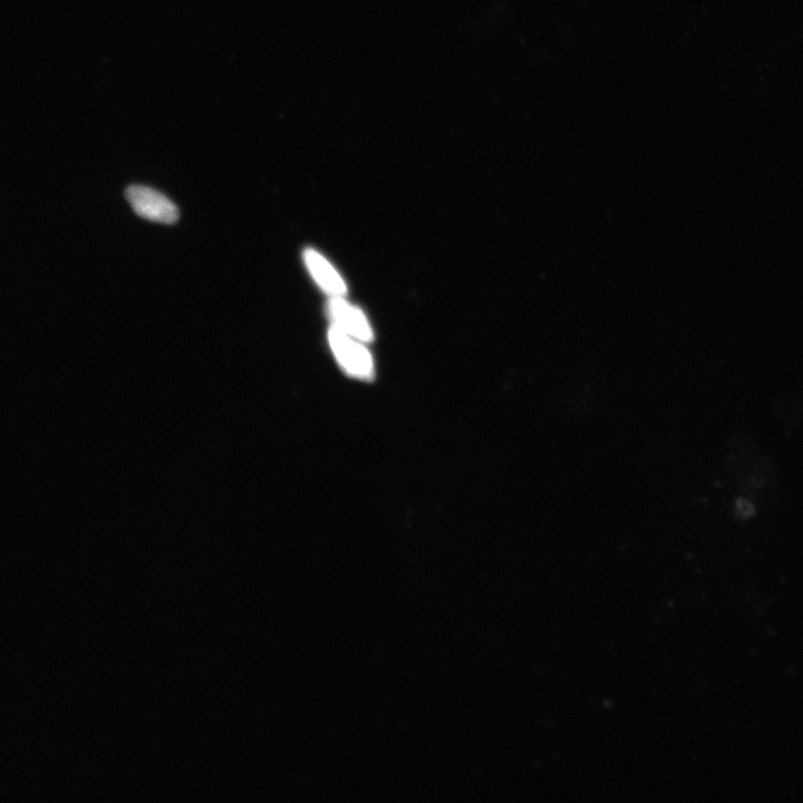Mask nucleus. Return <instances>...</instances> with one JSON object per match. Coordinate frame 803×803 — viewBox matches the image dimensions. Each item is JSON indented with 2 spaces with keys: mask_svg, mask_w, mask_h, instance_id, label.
<instances>
[{
  "mask_svg": "<svg viewBox=\"0 0 803 803\" xmlns=\"http://www.w3.org/2000/svg\"><path fill=\"white\" fill-rule=\"evenodd\" d=\"M136 213L148 221L172 225L179 219L176 204L161 192L145 186H131L125 192Z\"/></svg>",
  "mask_w": 803,
  "mask_h": 803,
  "instance_id": "f257e3e1",
  "label": "nucleus"
},
{
  "mask_svg": "<svg viewBox=\"0 0 803 803\" xmlns=\"http://www.w3.org/2000/svg\"><path fill=\"white\" fill-rule=\"evenodd\" d=\"M329 344L338 362L353 376L368 378L373 375V361L369 353L351 336L333 326L329 329Z\"/></svg>",
  "mask_w": 803,
  "mask_h": 803,
  "instance_id": "f03ea898",
  "label": "nucleus"
},
{
  "mask_svg": "<svg viewBox=\"0 0 803 803\" xmlns=\"http://www.w3.org/2000/svg\"><path fill=\"white\" fill-rule=\"evenodd\" d=\"M327 313L334 326L364 342L372 341L373 331L365 316L355 308L341 299H333L327 305Z\"/></svg>",
  "mask_w": 803,
  "mask_h": 803,
  "instance_id": "7ed1b4c3",
  "label": "nucleus"
},
{
  "mask_svg": "<svg viewBox=\"0 0 803 803\" xmlns=\"http://www.w3.org/2000/svg\"><path fill=\"white\" fill-rule=\"evenodd\" d=\"M306 266L317 284L329 294L343 296L347 285L329 263L313 249L305 251Z\"/></svg>",
  "mask_w": 803,
  "mask_h": 803,
  "instance_id": "20e7f679",
  "label": "nucleus"
}]
</instances>
